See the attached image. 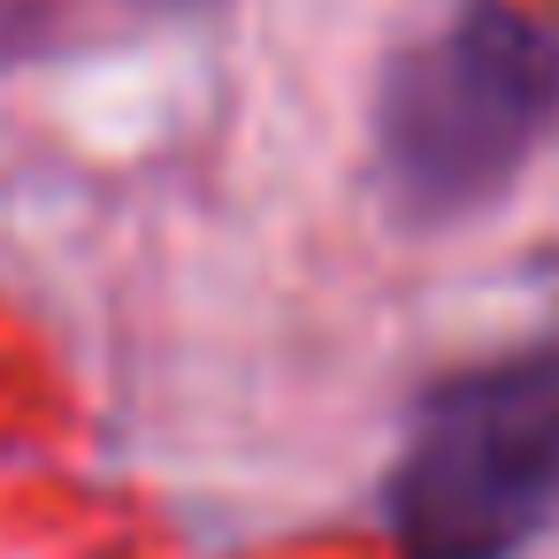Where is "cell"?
Returning a JSON list of instances; mask_svg holds the SVG:
<instances>
[{"mask_svg": "<svg viewBox=\"0 0 559 559\" xmlns=\"http://www.w3.org/2000/svg\"><path fill=\"white\" fill-rule=\"evenodd\" d=\"M551 139L559 24L521 0H452L368 93V185L406 238H452L498 215Z\"/></svg>", "mask_w": 559, "mask_h": 559, "instance_id": "cell-1", "label": "cell"}, {"mask_svg": "<svg viewBox=\"0 0 559 559\" xmlns=\"http://www.w3.org/2000/svg\"><path fill=\"white\" fill-rule=\"evenodd\" d=\"M399 559H521L559 528V337L421 383L376 483Z\"/></svg>", "mask_w": 559, "mask_h": 559, "instance_id": "cell-2", "label": "cell"}, {"mask_svg": "<svg viewBox=\"0 0 559 559\" xmlns=\"http://www.w3.org/2000/svg\"><path fill=\"white\" fill-rule=\"evenodd\" d=\"M139 9H169V16H200V9H215V0H139Z\"/></svg>", "mask_w": 559, "mask_h": 559, "instance_id": "cell-3", "label": "cell"}]
</instances>
